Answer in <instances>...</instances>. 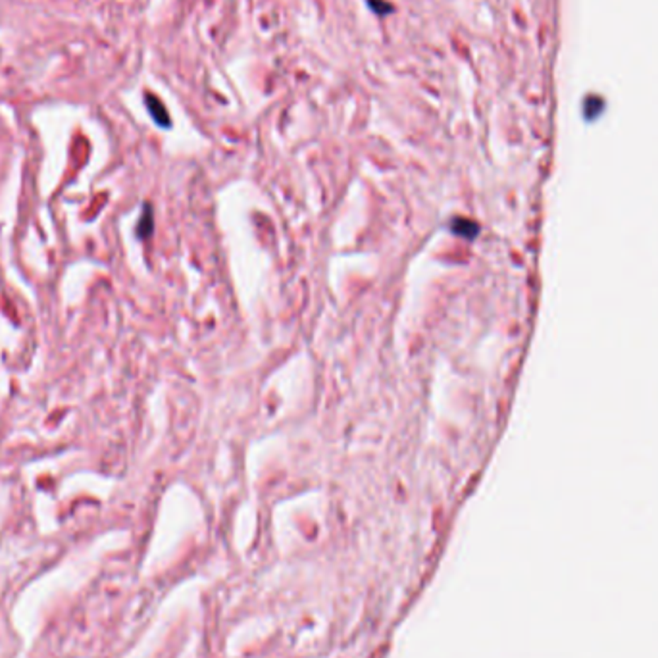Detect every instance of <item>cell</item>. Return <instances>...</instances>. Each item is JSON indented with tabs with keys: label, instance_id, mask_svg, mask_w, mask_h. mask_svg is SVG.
Segmentation results:
<instances>
[{
	"label": "cell",
	"instance_id": "cell-1",
	"mask_svg": "<svg viewBox=\"0 0 658 658\" xmlns=\"http://www.w3.org/2000/svg\"><path fill=\"white\" fill-rule=\"evenodd\" d=\"M144 100H146V108L151 112L152 120H154L160 127H170V116H168V112H166L164 104L160 103L156 96L152 95H146Z\"/></svg>",
	"mask_w": 658,
	"mask_h": 658
},
{
	"label": "cell",
	"instance_id": "cell-2",
	"mask_svg": "<svg viewBox=\"0 0 658 658\" xmlns=\"http://www.w3.org/2000/svg\"><path fill=\"white\" fill-rule=\"evenodd\" d=\"M152 229H154V218H152V208L151 204H144L143 206V214H141V218H139L137 224V237L139 239H149L152 233Z\"/></svg>",
	"mask_w": 658,
	"mask_h": 658
}]
</instances>
